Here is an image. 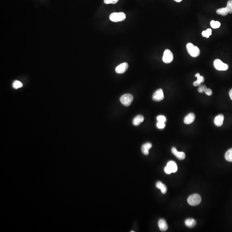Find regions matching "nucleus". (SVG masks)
<instances>
[{"label":"nucleus","mask_w":232,"mask_h":232,"mask_svg":"<svg viewBox=\"0 0 232 232\" xmlns=\"http://www.w3.org/2000/svg\"><path fill=\"white\" fill-rule=\"evenodd\" d=\"M226 8L229 13H232V0H229L228 1Z\"/></svg>","instance_id":"b1692460"},{"label":"nucleus","mask_w":232,"mask_h":232,"mask_svg":"<svg viewBox=\"0 0 232 232\" xmlns=\"http://www.w3.org/2000/svg\"><path fill=\"white\" fill-rule=\"evenodd\" d=\"M214 66L215 68L218 71H224L227 70L229 68V66L227 64L223 63L219 59H217L214 61Z\"/></svg>","instance_id":"423d86ee"},{"label":"nucleus","mask_w":232,"mask_h":232,"mask_svg":"<svg viewBox=\"0 0 232 232\" xmlns=\"http://www.w3.org/2000/svg\"><path fill=\"white\" fill-rule=\"evenodd\" d=\"M158 226L159 229L162 231H166L168 228L166 221L163 219H160L159 220L158 222Z\"/></svg>","instance_id":"2eb2a0df"},{"label":"nucleus","mask_w":232,"mask_h":232,"mask_svg":"<svg viewBox=\"0 0 232 232\" xmlns=\"http://www.w3.org/2000/svg\"><path fill=\"white\" fill-rule=\"evenodd\" d=\"M185 224L188 227L193 228L196 225V221L194 219L188 218L185 221Z\"/></svg>","instance_id":"a211bd4d"},{"label":"nucleus","mask_w":232,"mask_h":232,"mask_svg":"<svg viewBox=\"0 0 232 232\" xmlns=\"http://www.w3.org/2000/svg\"><path fill=\"white\" fill-rule=\"evenodd\" d=\"M119 0H104V2L105 4H115L118 3Z\"/></svg>","instance_id":"bb28decb"},{"label":"nucleus","mask_w":232,"mask_h":232,"mask_svg":"<svg viewBox=\"0 0 232 232\" xmlns=\"http://www.w3.org/2000/svg\"><path fill=\"white\" fill-rule=\"evenodd\" d=\"M202 199L200 196L198 194L191 195L188 199V202L191 206H196L201 202Z\"/></svg>","instance_id":"20e7f679"},{"label":"nucleus","mask_w":232,"mask_h":232,"mask_svg":"<svg viewBox=\"0 0 232 232\" xmlns=\"http://www.w3.org/2000/svg\"><path fill=\"white\" fill-rule=\"evenodd\" d=\"M225 158L228 162H232V148L227 151L225 153Z\"/></svg>","instance_id":"6ab92c4d"},{"label":"nucleus","mask_w":232,"mask_h":232,"mask_svg":"<svg viewBox=\"0 0 232 232\" xmlns=\"http://www.w3.org/2000/svg\"><path fill=\"white\" fill-rule=\"evenodd\" d=\"M207 89V88L205 85H200L198 88V91L199 93H202L203 92H205Z\"/></svg>","instance_id":"393cba45"},{"label":"nucleus","mask_w":232,"mask_h":232,"mask_svg":"<svg viewBox=\"0 0 232 232\" xmlns=\"http://www.w3.org/2000/svg\"><path fill=\"white\" fill-rule=\"evenodd\" d=\"M164 98L163 90L161 89H159L156 90L153 93L152 97L153 100L156 102H160L163 100Z\"/></svg>","instance_id":"6e6552de"},{"label":"nucleus","mask_w":232,"mask_h":232,"mask_svg":"<svg viewBox=\"0 0 232 232\" xmlns=\"http://www.w3.org/2000/svg\"><path fill=\"white\" fill-rule=\"evenodd\" d=\"M156 187L157 188L161 190L162 194H165L167 193V187H166V186L165 184H164L161 181L157 182V183H156Z\"/></svg>","instance_id":"f3484780"},{"label":"nucleus","mask_w":232,"mask_h":232,"mask_svg":"<svg viewBox=\"0 0 232 232\" xmlns=\"http://www.w3.org/2000/svg\"><path fill=\"white\" fill-rule=\"evenodd\" d=\"M188 53L193 57H197L200 55V49L196 46H195L192 43H188L186 46Z\"/></svg>","instance_id":"f257e3e1"},{"label":"nucleus","mask_w":232,"mask_h":232,"mask_svg":"<svg viewBox=\"0 0 232 232\" xmlns=\"http://www.w3.org/2000/svg\"><path fill=\"white\" fill-rule=\"evenodd\" d=\"M174 1L177 2H180L182 1V0H174Z\"/></svg>","instance_id":"7c9ffc66"},{"label":"nucleus","mask_w":232,"mask_h":232,"mask_svg":"<svg viewBox=\"0 0 232 232\" xmlns=\"http://www.w3.org/2000/svg\"><path fill=\"white\" fill-rule=\"evenodd\" d=\"M211 26L214 29L219 28L221 26V23L218 21H215L212 20L210 22Z\"/></svg>","instance_id":"412c9836"},{"label":"nucleus","mask_w":232,"mask_h":232,"mask_svg":"<svg viewBox=\"0 0 232 232\" xmlns=\"http://www.w3.org/2000/svg\"><path fill=\"white\" fill-rule=\"evenodd\" d=\"M22 86L23 85L22 83H21V82L19 81H15L13 83V87L14 88V89H16L22 87Z\"/></svg>","instance_id":"5701e85b"},{"label":"nucleus","mask_w":232,"mask_h":232,"mask_svg":"<svg viewBox=\"0 0 232 232\" xmlns=\"http://www.w3.org/2000/svg\"><path fill=\"white\" fill-rule=\"evenodd\" d=\"M224 116L222 114H219L217 116L214 120V123L216 126H221L223 124Z\"/></svg>","instance_id":"f8f14e48"},{"label":"nucleus","mask_w":232,"mask_h":232,"mask_svg":"<svg viewBox=\"0 0 232 232\" xmlns=\"http://www.w3.org/2000/svg\"><path fill=\"white\" fill-rule=\"evenodd\" d=\"M109 18L112 22H117L124 20L126 18V15L123 12L113 13L110 14Z\"/></svg>","instance_id":"f03ea898"},{"label":"nucleus","mask_w":232,"mask_h":232,"mask_svg":"<svg viewBox=\"0 0 232 232\" xmlns=\"http://www.w3.org/2000/svg\"><path fill=\"white\" fill-rule=\"evenodd\" d=\"M157 128H159V129H163L165 126V123L158 122L157 123Z\"/></svg>","instance_id":"cd10ccee"},{"label":"nucleus","mask_w":232,"mask_h":232,"mask_svg":"<svg viewBox=\"0 0 232 232\" xmlns=\"http://www.w3.org/2000/svg\"><path fill=\"white\" fill-rule=\"evenodd\" d=\"M229 96L231 100H232V89L229 91Z\"/></svg>","instance_id":"c756f323"},{"label":"nucleus","mask_w":232,"mask_h":232,"mask_svg":"<svg viewBox=\"0 0 232 232\" xmlns=\"http://www.w3.org/2000/svg\"><path fill=\"white\" fill-rule=\"evenodd\" d=\"M128 63L126 62L121 63L116 67L115 71L118 74H121L125 73L128 68Z\"/></svg>","instance_id":"1a4fd4ad"},{"label":"nucleus","mask_w":232,"mask_h":232,"mask_svg":"<svg viewBox=\"0 0 232 232\" xmlns=\"http://www.w3.org/2000/svg\"><path fill=\"white\" fill-rule=\"evenodd\" d=\"M205 93L207 95H208V96H211L212 94V90L210 89L207 88V89L205 91Z\"/></svg>","instance_id":"c85d7f7f"},{"label":"nucleus","mask_w":232,"mask_h":232,"mask_svg":"<svg viewBox=\"0 0 232 232\" xmlns=\"http://www.w3.org/2000/svg\"><path fill=\"white\" fill-rule=\"evenodd\" d=\"M157 120L158 122L165 123L166 121V118L164 116L159 115L158 116Z\"/></svg>","instance_id":"a878e982"},{"label":"nucleus","mask_w":232,"mask_h":232,"mask_svg":"<svg viewBox=\"0 0 232 232\" xmlns=\"http://www.w3.org/2000/svg\"><path fill=\"white\" fill-rule=\"evenodd\" d=\"M173 60V55L172 52L169 50H166L163 54V60L165 63H171Z\"/></svg>","instance_id":"0eeeda50"},{"label":"nucleus","mask_w":232,"mask_h":232,"mask_svg":"<svg viewBox=\"0 0 232 232\" xmlns=\"http://www.w3.org/2000/svg\"><path fill=\"white\" fill-rule=\"evenodd\" d=\"M172 153L179 159L182 160L184 159L185 157V154L183 152H178L177 151L176 148L174 147H173L172 149Z\"/></svg>","instance_id":"9d476101"},{"label":"nucleus","mask_w":232,"mask_h":232,"mask_svg":"<svg viewBox=\"0 0 232 232\" xmlns=\"http://www.w3.org/2000/svg\"><path fill=\"white\" fill-rule=\"evenodd\" d=\"M195 77H197V81L194 82L193 85L194 87L200 86L201 83L204 82V80H205L204 77L203 76L200 75V74L199 73H197L195 75Z\"/></svg>","instance_id":"dca6fc26"},{"label":"nucleus","mask_w":232,"mask_h":232,"mask_svg":"<svg viewBox=\"0 0 232 232\" xmlns=\"http://www.w3.org/2000/svg\"><path fill=\"white\" fill-rule=\"evenodd\" d=\"M144 118L143 116L139 115L137 116L133 119L132 120V124L135 126H137L140 124L144 121Z\"/></svg>","instance_id":"ddd939ff"},{"label":"nucleus","mask_w":232,"mask_h":232,"mask_svg":"<svg viewBox=\"0 0 232 232\" xmlns=\"http://www.w3.org/2000/svg\"><path fill=\"white\" fill-rule=\"evenodd\" d=\"M152 145L151 143L147 142L144 144L141 147V151L142 153L145 155H147L149 154V150L151 148Z\"/></svg>","instance_id":"4468645a"},{"label":"nucleus","mask_w":232,"mask_h":232,"mask_svg":"<svg viewBox=\"0 0 232 232\" xmlns=\"http://www.w3.org/2000/svg\"><path fill=\"white\" fill-rule=\"evenodd\" d=\"M216 13H217V14H219V15H222V16H227L228 13H229L226 7L217 9V10Z\"/></svg>","instance_id":"aec40b11"},{"label":"nucleus","mask_w":232,"mask_h":232,"mask_svg":"<svg viewBox=\"0 0 232 232\" xmlns=\"http://www.w3.org/2000/svg\"><path fill=\"white\" fill-rule=\"evenodd\" d=\"M212 30L210 28H208L206 31H204L202 32V36L207 38H209L210 36L212 35Z\"/></svg>","instance_id":"4be33fe9"},{"label":"nucleus","mask_w":232,"mask_h":232,"mask_svg":"<svg viewBox=\"0 0 232 232\" xmlns=\"http://www.w3.org/2000/svg\"><path fill=\"white\" fill-rule=\"evenodd\" d=\"M178 167L177 164L173 161H169L164 168V171L167 174H170L172 173H176Z\"/></svg>","instance_id":"7ed1b4c3"},{"label":"nucleus","mask_w":232,"mask_h":232,"mask_svg":"<svg viewBox=\"0 0 232 232\" xmlns=\"http://www.w3.org/2000/svg\"><path fill=\"white\" fill-rule=\"evenodd\" d=\"M195 119V115L193 113H190L184 119V123L186 124H190L194 122Z\"/></svg>","instance_id":"9b49d317"},{"label":"nucleus","mask_w":232,"mask_h":232,"mask_svg":"<svg viewBox=\"0 0 232 232\" xmlns=\"http://www.w3.org/2000/svg\"><path fill=\"white\" fill-rule=\"evenodd\" d=\"M133 100V96L130 94H125L123 95L120 98V101L122 104L127 107L130 105Z\"/></svg>","instance_id":"39448f33"}]
</instances>
